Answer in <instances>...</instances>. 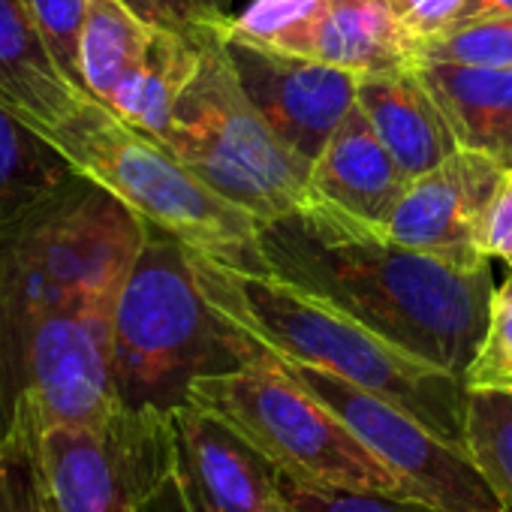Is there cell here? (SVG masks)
Here are the masks:
<instances>
[{"label":"cell","mask_w":512,"mask_h":512,"mask_svg":"<svg viewBox=\"0 0 512 512\" xmlns=\"http://www.w3.org/2000/svg\"><path fill=\"white\" fill-rule=\"evenodd\" d=\"M256 256L260 269L461 380L488 326L494 296L488 260L458 263L407 247L317 196L260 220Z\"/></svg>","instance_id":"1"},{"label":"cell","mask_w":512,"mask_h":512,"mask_svg":"<svg viewBox=\"0 0 512 512\" xmlns=\"http://www.w3.org/2000/svg\"><path fill=\"white\" fill-rule=\"evenodd\" d=\"M190 260L235 362L269 353L332 371L464 446L467 386L461 377L410 356L356 317L266 269L229 266L196 250Z\"/></svg>","instance_id":"2"},{"label":"cell","mask_w":512,"mask_h":512,"mask_svg":"<svg viewBox=\"0 0 512 512\" xmlns=\"http://www.w3.org/2000/svg\"><path fill=\"white\" fill-rule=\"evenodd\" d=\"M145 220L91 178L0 232V440L16 422L22 365L40 323L61 305L121 287Z\"/></svg>","instance_id":"3"},{"label":"cell","mask_w":512,"mask_h":512,"mask_svg":"<svg viewBox=\"0 0 512 512\" xmlns=\"http://www.w3.org/2000/svg\"><path fill=\"white\" fill-rule=\"evenodd\" d=\"M112 362L124 407L172 410L196 377L238 365L205 302L190 250L145 220L112 308Z\"/></svg>","instance_id":"4"},{"label":"cell","mask_w":512,"mask_h":512,"mask_svg":"<svg viewBox=\"0 0 512 512\" xmlns=\"http://www.w3.org/2000/svg\"><path fill=\"white\" fill-rule=\"evenodd\" d=\"M46 142L85 178L106 187L142 220L220 263L260 269V220L199 181L166 145L121 121L91 94Z\"/></svg>","instance_id":"5"},{"label":"cell","mask_w":512,"mask_h":512,"mask_svg":"<svg viewBox=\"0 0 512 512\" xmlns=\"http://www.w3.org/2000/svg\"><path fill=\"white\" fill-rule=\"evenodd\" d=\"M223 22L199 34V67L175 103L163 145L214 193L256 220H272L311 202V160L287 148L244 94Z\"/></svg>","instance_id":"6"},{"label":"cell","mask_w":512,"mask_h":512,"mask_svg":"<svg viewBox=\"0 0 512 512\" xmlns=\"http://www.w3.org/2000/svg\"><path fill=\"white\" fill-rule=\"evenodd\" d=\"M187 401L238 431L284 479L407 494L353 431L269 353H250L232 368L196 377Z\"/></svg>","instance_id":"7"},{"label":"cell","mask_w":512,"mask_h":512,"mask_svg":"<svg viewBox=\"0 0 512 512\" xmlns=\"http://www.w3.org/2000/svg\"><path fill=\"white\" fill-rule=\"evenodd\" d=\"M10 437H28L49 512H187L172 410L121 407L94 425L19 428Z\"/></svg>","instance_id":"8"},{"label":"cell","mask_w":512,"mask_h":512,"mask_svg":"<svg viewBox=\"0 0 512 512\" xmlns=\"http://www.w3.org/2000/svg\"><path fill=\"white\" fill-rule=\"evenodd\" d=\"M278 362L305 392H311L353 431V437L401 482L410 497H422L449 512H506L503 500L464 446L443 440L398 404L332 371L287 359Z\"/></svg>","instance_id":"9"},{"label":"cell","mask_w":512,"mask_h":512,"mask_svg":"<svg viewBox=\"0 0 512 512\" xmlns=\"http://www.w3.org/2000/svg\"><path fill=\"white\" fill-rule=\"evenodd\" d=\"M115 296L118 287L85 293L40 323L25 353L22 398L10 434L19 428L94 425L124 407L112 362Z\"/></svg>","instance_id":"10"},{"label":"cell","mask_w":512,"mask_h":512,"mask_svg":"<svg viewBox=\"0 0 512 512\" xmlns=\"http://www.w3.org/2000/svg\"><path fill=\"white\" fill-rule=\"evenodd\" d=\"M223 43L256 112L287 148L314 163L344 115L356 106L359 76L317 58L275 52L226 34Z\"/></svg>","instance_id":"11"},{"label":"cell","mask_w":512,"mask_h":512,"mask_svg":"<svg viewBox=\"0 0 512 512\" xmlns=\"http://www.w3.org/2000/svg\"><path fill=\"white\" fill-rule=\"evenodd\" d=\"M506 169L458 148L437 169L410 178L380 229L416 250L458 263H485V223Z\"/></svg>","instance_id":"12"},{"label":"cell","mask_w":512,"mask_h":512,"mask_svg":"<svg viewBox=\"0 0 512 512\" xmlns=\"http://www.w3.org/2000/svg\"><path fill=\"white\" fill-rule=\"evenodd\" d=\"M172 428L187 512H278V467L223 419L184 401Z\"/></svg>","instance_id":"13"},{"label":"cell","mask_w":512,"mask_h":512,"mask_svg":"<svg viewBox=\"0 0 512 512\" xmlns=\"http://www.w3.org/2000/svg\"><path fill=\"white\" fill-rule=\"evenodd\" d=\"M85 97L55 61L28 0H0V103L46 139Z\"/></svg>","instance_id":"14"},{"label":"cell","mask_w":512,"mask_h":512,"mask_svg":"<svg viewBox=\"0 0 512 512\" xmlns=\"http://www.w3.org/2000/svg\"><path fill=\"white\" fill-rule=\"evenodd\" d=\"M356 103L407 178L437 169L461 148L413 61L359 76Z\"/></svg>","instance_id":"15"},{"label":"cell","mask_w":512,"mask_h":512,"mask_svg":"<svg viewBox=\"0 0 512 512\" xmlns=\"http://www.w3.org/2000/svg\"><path fill=\"white\" fill-rule=\"evenodd\" d=\"M407 181L359 103L311 163V193L374 226L389 217Z\"/></svg>","instance_id":"16"},{"label":"cell","mask_w":512,"mask_h":512,"mask_svg":"<svg viewBox=\"0 0 512 512\" xmlns=\"http://www.w3.org/2000/svg\"><path fill=\"white\" fill-rule=\"evenodd\" d=\"M455 139L512 172V67L413 61Z\"/></svg>","instance_id":"17"},{"label":"cell","mask_w":512,"mask_h":512,"mask_svg":"<svg viewBox=\"0 0 512 512\" xmlns=\"http://www.w3.org/2000/svg\"><path fill=\"white\" fill-rule=\"evenodd\" d=\"M199 34L202 28L193 34L154 28L148 49L121 79L106 109L163 145L172 130L175 103L199 67Z\"/></svg>","instance_id":"18"},{"label":"cell","mask_w":512,"mask_h":512,"mask_svg":"<svg viewBox=\"0 0 512 512\" xmlns=\"http://www.w3.org/2000/svg\"><path fill=\"white\" fill-rule=\"evenodd\" d=\"M308 58L365 76L410 64L413 40L395 19L389 0H329Z\"/></svg>","instance_id":"19"},{"label":"cell","mask_w":512,"mask_h":512,"mask_svg":"<svg viewBox=\"0 0 512 512\" xmlns=\"http://www.w3.org/2000/svg\"><path fill=\"white\" fill-rule=\"evenodd\" d=\"M82 175L0 103V232L46 208Z\"/></svg>","instance_id":"20"},{"label":"cell","mask_w":512,"mask_h":512,"mask_svg":"<svg viewBox=\"0 0 512 512\" xmlns=\"http://www.w3.org/2000/svg\"><path fill=\"white\" fill-rule=\"evenodd\" d=\"M154 28L121 0H88L79 31V82L97 103H109L121 79L139 64Z\"/></svg>","instance_id":"21"},{"label":"cell","mask_w":512,"mask_h":512,"mask_svg":"<svg viewBox=\"0 0 512 512\" xmlns=\"http://www.w3.org/2000/svg\"><path fill=\"white\" fill-rule=\"evenodd\" d=\"M464 449L512 512V389H467Z\"/></svg>","instance_id":"22"},{"label":"cell","mask_w":512,"mask_h":512,"mask_svg":"<svg viewBox=\"0 0 512 512\" xmlns=\"http://www.w3.org/2000/svg\"><path fill=\"white\" fill-rule=\"evenodd\" d=\"M326 7L329 0H253L235 19L226 16L223 34L253 46L308 58Z\"/></svg>","instance_id":"23"},{"label":"cell","mask_w":512,"mask_h":512,"mask_svg":"<svg viewBox=\"0 0 512 512\" xmlns=\"http://www.w3.org/2000/svg\"><path fill=\"white\" fill-rule=\"evenodd\" d=\"M413 61L461 67H512V16L455 22L449 31L413 43Z\"/></svg>","instance_id":"24"},{"label":"cell","mask_w":512,"mask_h":512,"mask_svg":"<svg viewBox=\"0 0 512 512\" xmlns=\"http://www.w3.org/2000/svg\"><path fill=\"white\" fill-rule=\"evenodd\" d=\"M281 500L293 512H449L422 497L374 491V488H329L302 485L281 476Z\"/></svg>","instance_id":"25"},{"label":"cell","mask_w":512,"mask_h":512,"mask_svg":"<svg viewBox=\"0 0 512 512\" xmlns=\"http://www.w3.org/2000/svg\"><path fill=\"white\" fill-rule=\"evenodd\" d=\"M467 389H512V278H506L488 308L479 350L464 371Z\"/></svg>","instance_id":"26"},{"label":"cell","mask_w":512,"mask_h":512,"mask_svg":"<svg viewBox=\"0 0 512 512\" xmlns=\"http://www.w3.org/2000/svg\"><path fill=\"white\" fill-rule=\"evenodd\" d=\"M28 4L40 22V31H43L55 61L82 88V82H79V31H82L88 0H28Z\"/></svg>","instance_id":"27"},{"label":"cell","mask_w":512,"mask_h":512,"mask_svg":"<svg viewBox=\"0 0 512 512\" xmlns=\"http://www.w3.org/2000/svg\"><path fill=\"white\" fill-rule=\"evenodd\" d=\"M0 512H49L34 473L28 437L0 440Z\"/></svg>","instance_id":"28"},{"label":"cell","mask_w":512,"mask_h":512,"mask_svg":"<svg viewBox=\"0 0 512 512\" xmlns=\"http://www.w3.org/2000/svg\"><path fill=\"white\" fill-rule=\"evenodd\" d=\"M121 4L145 25L178 34H193L226 19V13L214 10L208 0H121Z\"/></svg>","instance_id":"29"},{"label":"cell","mask_w":512,"mask_h":512,"mask_svg":"<svg viewBox=\"0 0 512 512\" xmlns=\"http://www.w3.org/2000/svg\"><path fill=\"white\" fill-rule=\"evenodd\" d=\"M389 7L410 40L419 43L461 22L467 0H389Z\"/></svg>","instance_id":"30"},{"label":"cell","mask_w":512,"mask_h":512,"mask_svg":"<svg viewBox=\"0 0 512 512\" xmlns=\"http://www.w3.org/2000/svg\"><path fill=\"white\" fill-rule=\"evenodd\" d=\"M485 253L488 260H503L512 269V172L503 175L497 199L485 223Z\"/></svg>","instance_id":"31"},{"label":"cell","mask_w":512,"mask_h":512,"mask_svg":"<svg viewBox=\"0 0 512 512\" xmlns=\"http://www.w3.org/2000/svg\"><path fill=\"white\" fill-rule=\"evenodd\" d=\"M485 16H512V0H467L464 19H485Z\"/></svg>","instance_id":"32"},{"label":"cell","mask_w":512,"mask_h":512,"mask_svg":"<svg viewBox=\"0 0 512 512\" xmlns=\"http://www.w3.org/2000/svg\"><path fill=\"white\" fill-rule=\"evenodd\" d=\"M208 4H211L214 10H220V13H226V10H229V4H232V0H208Z\"/></svg>","instance_id":"33"},{"label":"cell","mask_w":512,"mask_h":512,"mask_svg":"<svg viewBox=\"0 0 512 512\" xmlns=\"http://www.w3.org/2000/svg\"><path fill=\"white\" fill-rule=\"evenodd\" d=\"M278 512H293V509H290V506H287V503L281 500V506H278Z\"/></svg>","instance_id":"34"}]
</instances>
